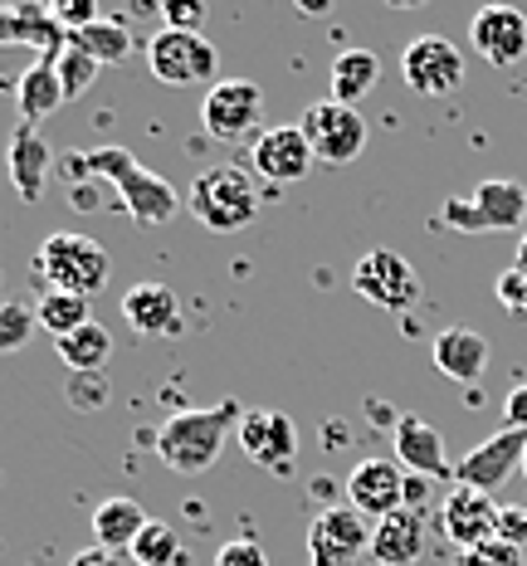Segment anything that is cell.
<instances>
[{
  "label": "cell",
  "mask_w": 527,
  "mask_h": 566,
  "mask_svg": "<svg viewBox=\"0 0 527 566\" xmlns=\"http://www.w3.org/2000/svg\"><path fill=\"white\" fill-rule=\"evenodd\" d=\"M34 327H40V317L25 303H0V357H10V352H20L25 342L34 337Z\"/></svg>",
  "instance_id": "33"
},
{
  "label": "cell",
  "mask_w": 527,
  "mask_h": 566,
  "mask_svg": "<svg viewBox=\"0 0 527 566\" xmlns=\"http://www.w3.org/2000/svg\"><path fill=\"white\" fill-rule=\"evenodd\" d=\"M68 186H88V181H108L117 191V206L137 220V226H167L181 210V196L167 176L147 171L143 161L127 147H88V151H68L64 157Z\"/></svg>",
  "instance_id": "1"
},
{
  "label": "cell",
  "mask_w": 527,
  "mask_h": 566,
  "mask_svg": "<svg viewBox=\"0 0 527 566\" xmlns=\"http://www.w3.org/2000/svg\"><path fill=\"white\" fill-rule=\"evenodd\" d=\"M34 317H40V327L50 333L54 342L78 333V327L93 323V298H78V293H44L40 303H34Z\"/></svg>",
  "instance_id": "29"
},
{
  "label": "cell",
  "mask_w": 527,
  "mask_h": 566,
  "mask_svg": "<svg viewBox=\"0 0 527 566\" xmlns=\"http://www.w3.org/2000/svg\"><path fill=\"white\" fill-rule=\"evenodd\" d=\"M518 269H527V230H523V240H518Z\"/></svg>",
  "instance_id": "43"
},
{
  "label": "cell",
  "mask_w": 527,
  "mask_h": 566,
  "mask_svg": "<svg viewBox=\"0 0 527 566\" xmlns=\"http://www.w3.org/2000/svg\"><path fill=\"white\" fill-rule=\"evenodd\" d=\"M351 289L381 313H410L420 303V274L410 269L405 254L396 250H371L351 269Z\"/></svg>",
  "instance_id": "8"
},
{
  "label": "cell",
  "mask_w": 527,
  "mask_h": 566,
  "mask_svg": "<svg viewBox=\"0 0 527 566\" xmlns=\"http://www.w3.org/2000/svg\"><path fill=\"white\" fill-rule=\"evenodd\" d=\"M54 171V151L50 142H44L40 127L20 123L15 137H10V181H15V191L25 206H34V200L44 196V181H50Z\"/></svg>",
  "instance_id": "23"
},
{
  "label": "cell",
  "mask_w": 527,
  "mask_h": 566,
  "mask_svg": "<svg viewBox=\"0 0 527 566\" xmlns=\"http://www.w3.org/2000/svg\"><path fill=\"white\" fill-rule=\"evenodd\" d=\"M298 127L323 167H351L367 151V117H361V108H342V103L323 98L303 108Z\"/></svg>",
  "instance_id": "6"
},
{
  "label": "cell",
  "mask_w": 527,
  "mask_h": 566,
  "mask_svg": "<svg viewBox=\"0 0 527 566\" xmlns=\"http://www.w3.org/2000/svg\"><path fill=\"white\" fill-rule=\"evenodd\" d=\"M64 84H59V69L54 59H34L25 74L15 78V108H20V123L40 127L50 113L64 108Z\"/></svg>",
  "instance_id": "24"
},
{
  "label": "cell",
  "mask_w": 527,
  "mask_h": 566,
  "mask_svg": "<svg viewBox=\"0 0 527 566\" xmlns=\"http://www.w3.org/2000/svg\"><path fill=\"white\" fill-rule=\"evenodd\" d=\"M215 566H268V557H264V547L254 537H234V542H225V547L215 552Z\"/></svg>",
  "instance_id": "37"
},
{
  "label": "cell",
  "mask_w": 527,
  "mask_h": 566,
  "mask_svg": "<svg viewBox=\"0 0 527 566\" xmlns=\"http://www.w3.org/2000/svg\"><path fill=\"white\" fill-rule=\"evenodd\" d=\"M260 117H264V88L260 84H250V78H220V84H210L201 123L215 142L250 137Z\"/></svg>",
  "instance_id": "12"
},
{
  "label": "cell",
  "mask_w": 527,
  "mask_h": 566,
  "mask_svg": "<svg viewBox=\"0 0 527 566\" xmlns=\"http://www.w3.org/2000/svg\"><path fill=\"white\" fill-rule=\"evenodd\" d=\"M240 416L244 410L234 400H220V406H196V410H181L151 434V450L157 459L181 479H196L205 469H215L220 450L234 430H240Z\"/></svg>",
  "instance_id": "2"
},
{
  "label": "cell",
  "mask_w": 527,
  "mask_h": 566,
  "mask_svg": "<svg viewBox=\"0 0 527 566\" xmlns=\"http://www.w3.org/2000/svg\"><path fill=\"white\" fill-rule=\"evenodd\" d=\"M68 566H123V552H108V547H84Z\"/></svg>",
  "instance_id": "41"
},
{
  "label": "cell",
  "mask_w": 527,
  "mask_h": 566,
  "mask_svg": "<svg viewBox=\"0 0 527 566\" xmlns=\"http://www.w3.org/2000/svg\"><path fill=\"white\" fill-rule=\"evenodd\" d=\"M50 10H54V20H59V25H64L68 34L84 30V25H93V20H103L93 0H59V6H50Z\"/></svg>",
  "instance_id": "38"
},
{
  "label": "cell",
  "mask_w": 527,
  "mask_h": 566,
  "mask_svg": "<svg viewBox=\"0 0 527 566\" xmlns=\"http://www.w3.org/2000/svg\"><path fill=\"white\" fill-rule=\"evenodd\" d=\"M468 40L474 54L494 69H513L527 54V15L513 6H484L468 20Z\"/></svg>",
  "instance_id": "17"
},
{
  "label": "cell",
  "mask_w": 527,
  "mask_h": 566,
  "mask_svg": "<svg viewBox=\"0 0 527 566\" xmlns=\"http://www.w3.org/2000/svg\"><path fill=\"white\" fill-rule=\"evenodd\" d=\"M147 509L137 499H103L93 509V537L108 552H133V542L147 533Z\"/></svg>",
  "instance_id": "26"
},
{
  "label": "cell",
  "mask_w": 527,
  "mask_h": 566,
  "mask_svg": "<svg viewBox=\"0 0 527 566\" xmlns=\"http://www.w3.org/2000/svg\"><path fill=\"white\" fill-rule=\"evenodd\" d=\"M498 537L508 542V547L527 552V509H503L498 513Z\"/></svg>",
  "instance_id": "39"
},
{
  "label": "cell",
  "mask_w": 527,
  "mask_h": 566,
  "mask_svg": "<svg viewBox=\"0 0 527 566\" xmlns=\"http://www.w3.org/2000/svg\"><path fill=\"white\" fill-rule=\"evenodd\" d=\"M425 493H430V479L410 474V479H405V509H415V513H420V503H425Z\"/></svg>",
  "instance_id": "42"
},
{
  "label": "cell",
  "mask_w": 527,
  "mask_h": 566,
  "mask_svg": "<svg viewBox=\"0 0 527 566\" xmlns=\"http://www.w3.org/2000/svg\"><path fill=\"white\" fill-rule=\"evenodd\" d=\"M503 424L508 430H527V381H518L503 400Z\"/></svg>",
  "instance_id": "40"
},
{
  "label": "cell",
  "mask_w": 527,
  "mask_h": 566,
  "mask_svg": "<svg viewBox=\"0 0 527 566\" xmlns=\"http://www.w3.org/2000/svg\"><path fill=\"white\" fill-rule=\"evenodd\" d=\"M34 274L50 283L54 293H78V298H93V293L108 289L113 259L93 234H74V230H54L44 234V244L34 250Z\"/></svg>",
  "instance_id": "3"
},
{
  "label": "cell",
  "mask_w": 527,
  "mask_h": 566,
  "mask_svg": "<svg viewBox=\"0 0 527 566\" xmlns=\"http://www.w3.org/2000/svg\"><path fill=\"white\" fill-rule=\"evenodd\" d=\"M391 444H396V464L405 474H420V479H444L454 474L450 469V454H444V440L430 420L420 416H396L391 424Z\"/></svg>",
  "instance_id": "18"
},
{
  "label": "cell",
  "mask_w": 527,
  "mask_h": 566,
  "mask_svg": "<svg viewBox=\"0 0 527 566\" xmlns=\"http://www.w3.org/2000/svg\"><path fill=\"white\" fill-rule=\"evenodd\" d=\"M0 44H30L40 59H59L68 50V30L44 6H0Z\"/></svg>",
  "instance_id": "21"
},
{
  "label": "cell",
  "mask_w": 527,
  "mask_h": 566,
  "mask_svg": "<svg viewBox=\"0 0 527 566\" xmlns=\"http://www.w3.org/2000/svg\"><path fill=\"white\" fill-rule=\"evenodd\" d=\"M240 450L254 459L268 474H293V459H298V424L284 410H244L240 416Z\"/></svg>",
  "instance_id": "13"
},
{
  "label": "cell",
  "mask_w": 527,
  "mask_h": 566,
  "mask_svg": "<svg viewBox=\"0 0 527 566\" xmlns=\"http://www.w3.org/2000/svg\"><path fill=\"white\" fill-rule=\"evenodd\" d=\"M401 78L420 98H440L464 84V54L444 34H415L401 54Z\"/></svg>",
  "instance_id": "11"
},
{
  "label": "cell",
  "mask_w": 527,
  "mask_h": 566,
  "mask_svg": "<svg viewBox=\"0 0 527 566\" xmlns=\"http://www.w3.org/2000/svg\"><path fill=\"white\" fill-rule=\"evenodd\" d=\"M523 454H527V430H508V424H498L488 440H478L474 450L454 464V479H460L464 489H478V493L494 499L513 474H523Z\"/></svg>",
  "instance_id": "10"
},
{
  "label": "cell",
  "mask_w": 527,
  "mask_h": 566,
  "mask_svg": "<svg viewBox=\"0 0 527 566\" xmlns=\"http://www.w3.org/2000/svg\"><path fill=\"white\" fill-rule=\"evenodd\" d=\"M498 303H503V313L513 317V323H527V269H503L498 274Z\"/></svg>",
  "instance_id": "34"
},
{
  "label": "cell",
  "mask_w": 527,
  "mask_h": 566,
  "mask_svg": "<svg viewBox=\"0 0 527 566\" xmlns=\"http://www.w3.org/2000/svg\"><path fill=\"white\" fill-rule=\"evenodd\" d=\"M133 562L137 566H186L181 533L171 523H147V533L133 542Z\"/></svg>",
  "instance_id": "30"
},
{
  "label": "cell",
  "mask_w": 527,
  "mask_h": 566,
  "mask_svg": "<svg viewBox=\"0 0 527 566\" xmlns=\"http://www.w3.org/2000/svg\"><path fill=\"white\" fill-rule=\"evenodd\" d=\"M405 469L396 459H361L347 474V509H357L361 517L381 523V517L405 509Z\"/></svg>",
  "instance_id": "14"
},
{
  "label": "cell",
  "mask_w": 527,
  "mask_h": 566,
  "mask_svg": "<svg viewBox=\"0 0 527 566\" xmlns=\"http://www.w3.org/2000/svg\"><path fill=\"white\" fill-rule=\"evenodd\" d=\"M54 347H59V361H64L68 371H103L113 361V333L103 323L78 327V333L59 337Z\"/></svg>",
  "instance_id": "27"
},
{
  "label": "cell",
  "mask_w": 527,
  "mask_h": 566,
  "mask_svg": "<svg viewBox=\"0 0 527 566\" xmlns=\"http://www.w3.org/2000/svg\"><path fill=\"white\" fill-rule=\"evenodd\" d=\"M54 69H59V84H64V98H84L103 64H93L84 50H74V44H68V50L54 59Z\"/></svg>",
  "instance_id": "31"
},
{
  "label": "cell",
  "mask_w": 527,
  "mask_h": 566,
  "mask_svg": "<svg viewBox=\"0 0 527 566\" xmlns=\"http://www.w3.org/2000/svg\"><path fill=\"white\" fill-rule=\"evenodd\" d=\"M425 547H430V523L415 509H401L371 527V562L377 566H415L425 557Z\"/></svg>",
  "instance_id": "19"
},
{
  "label": "cell",
  "mask_w": 527,
  "mask_h": 566,
  "mask_svg": "<svg viewBox=\"0 0 527 566\" xmlns=\"http://www.w3.org/2000/svg\"><path fill=\"white\" fill-rule=\"evenodd\" d=\"M430 357H435L440 376H450L460 386H478V376L488 371V337L474 333V327H444L430 342Z\"/></svg>",
  "instance_id": "20"
},
{
  "label": "cell",
  "mask_w": 527,
  "mask_h": 566,
  "mask_svg": "<svg viewBox=\"0 0 527 566\" xmlns=\"http://www.w3.org/2000/svg\"><path fill=\"white\" fill-rule=\"evenodd\" d=\"M498 513H503V503H494L488 493L454 483L450 499L440 503V533L460 552H474L484 542H498Z\"/></svg>",
  "instance_id": "15"
},
{
  "label": "cell",
  "mask_w": 527,
  "mask_h": 566,
  "mask_svg": "<svg viewBox=\"0 0 527 566\" xmlns=\"http://www.w3.org/2000/svg\"><path fill=\"white\" fill-rule=\"evenodd\" d=\"M527 220V186L523 181H478L468 196H450L440 206V226L454 234H494L518 230Z\"/></svg>",
  "instance_id": "5"
},
{
  "label": "cell",
  "mask_w": 527,
  "mask_h": 566,
  "mask_svg": "<svg viewBox=\"0 0 527 566\" xmlns=\"http://www.w3.org/2000/svg\"><path fill=\"white\" fill-rule=\"evenodd\" d=\"M371 517H361L357 509H323L308 523V566H357L361 557H371Z\"/></svg>",
  "instance_id": "9"
},
{
  "label": "cell",
  "mask_w": 527,
  "mask_h": 566,
  "mask_svg": "<svg viewBox=\"0 0 527 566\" xmlns=\"http://www.w3.org/2000/svg\"><path fill=\"white\" fill-rule=\"evenodd\" d=\"M147 64L167 88H196L220 74V50L205 34L186 30H157L147 40Z\"/></svg>",
  "instance_id": "7"
},
{
  "label": "cell",
  "mask_w": 527,
  "mask_h": 566,
  "mask_svg": "<svg viewBox=\"0 0 527 566\" xmlns=\"http://www.w3.org/2000/svg\"><path fill=\"white\" fill-rule=\"evenodd\" d=\"M161 30L201 34L205 30V6L201 0H167V6H161Z\"/></svg>",
  "instance_id": "35"
},
{
  "label": "cell",
  "mask_w": 527,
  "mask_h": 566,
  "mask_svg": "<svg viewBox=\"0 0 527 566\" xmlns=\"http://www.w3.org/2000/svg\"><path fill=\"white\" fill-rule=\"evenodd\" d=\"M68 44L84 50L93 64H123V59L133 54V30H127L123 20H93V25L68 34Z\"/></svg>",
  "instance_id": "28"
},
{
  "label": "cell",
  "mask_w": 527,
  "mask_h": 566,
  "mask_svg": "<svg viewBox=\"0 0 527 566\" xmlns=\"http://www.w3.org/2000/svg\"><path fill=\"white\" fill-rule=\"evenodd\" d=\"M327 78H333V103L361 108V98H371L381 84V59L371 50H342L327 69Z\"/></svg>",
  "instance_id": "25"
},
{
  "label": "cell",
  "mask_w": 527,
  "mask_h": 566,
  "mask_svg": "<svg viewBox=\"0 0 527 566\" xmlns=\"http://www.w3.org/2000/svg\"><path fill=\"white\" fill-rule=\"evenodd\" d=\"M260 186H254V171L244 167H210L191 181V196H186V206H191V216L201 220L205 230L215 234H234L244 226H254V216H260Z\"/></svg>",
  "instance_id": "4"
},
{
  "label": "cell",
  "mask_w": 527,
  "mask_h": 566,
  "mask_svg": "<svg viewBox=\"0 0 527 566\" xmlns=\"http://www.w3.org/2000/svg\"><path fill=\"white\" fill-rule=\"evenodd\" d=\"M523 479H527V454H523Z\"/></svg>",
  "instance_id": "44"
},
{
  "label": "cell",
  "mask_w": 527,
  "mask_h": 566,
  "mask_svg": "<svg viewBox=\"0 0 527 566\" xmlns=\"http://www.w3.org/2000/svg\"><path fill=\"white\" fill-rule=\"evenodd\" d=\"M64 396H68V406L74 410H103L113 400V386H108V376L103 371H68V386H64Z\"/></svg>",
  "instance_id": "32"
},
{
  "label": "cell",
  "mask_w": 527,
  "mask_h": 566,
  "mask_svg": "<svg viewBox=\"0 0 527 566\" xmlns=\"http://www.w3.org/2000/svg\"><path fill=\"white\" fill-rule=\"evenodd\" d=\"M454 566H523V552L498 537V542H484V547H474V552H460Z\"/></svg>",
  "instance_id": "36"
},
{
  "label": "cell",
  "mask_w": 527,
  "mask_h": 566,
  "mask_svg": "<svg viewBox=\"0 0 527 566\" xmlns=\"http://www.w3.org/2000/svg\"><path fill=\"white\" fill-rule=\"evenodd\" d=\"M313 167H318V157H313V147H308V137H303L298 123L268 127V133H260V142H254V151H250V171L264 176L268 186H293V181H303Z\"/></svg>",
  "instance_id": "16"
},
{
  "label": "cell",
  "mask_w": 527,
  "mask_h": 566,
  "mask_svg": "<svg viewBox=\"0 0 527 566\" xmlns=\"http://www.w3.org/2000/svg\"><path fill=\"white\" fill-rule=\"evenodd\" d=\"M123 317L137 337H176L181 333V303L167 283H137L123 293Z\"/></svg>",
  "instance_id": "22"
}]
</instances>
